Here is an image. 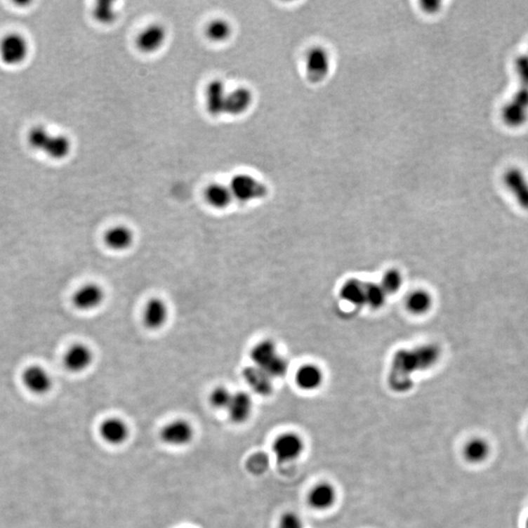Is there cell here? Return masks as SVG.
Returning <instances> with one entry per match:
<instances>
[{"label": "cell", "instance_id": "6da1fadb", "mask_svg": "<svg viewBox=\"0 0 528 528\" xmlns=\"http://www.w3.org/2000/svg\"><path fill=\"white\" fill-rule=\"evenodd\" d=\"M437 350L433 346H425L420 350L400 351L397 353L393 364V378L390 381L392 388L396 390H406L410 388L411 381L408 372L416 370L427 369L428 366H432L437 359Z\"/></svg>", "mask_w": 528, "mask_h": 528}, {"label": "cell", "instance_id": "7a4b0ae2", "mask_svg": "<svg viewBox=\"0 0 528 528\" xmlns=\"http://www.w3.org/2000/svg\"><path fill=\"white\" fill-rule=\"evenodd\" d=\"M229 188L233 198L237 199L242 203L260 200L268 195V187L250 174H237L234 176L231 179Z\"/></svg>", "mask_w": 528, "mask_h": 528}, {"label": "cell", "instance_id": "3957f363", "mask_svg": "<svg viewBox=\"0 0 528 528\" xmlns=\"http://www.w3.org/2000/svg\"><path fill=\"white\" fill-rule=\"evenodd\" d=\"M29 52V42L22 34H7L0 42V58L9 66L24 63Z\"/></svg>", "mask_w": 528, "mask_h": 528}, {"label": "cell", "instance_id": "277c9868", "mask_svg": "<svg viewBox=\"0 0 528 528\" xmlns=\"http://www.w3.org/2000/svg\"><path fill=\"white\" fill-rule=\"evenodd\" d=\"M306 77L311 81H320L328 76L332 66V59L327 49L323 46H313L306 52L305 58Z\"/></svg>", "mask_w": 528, "mask_h": 528}, {"label": "cell", "instance_id": "5b68a950", "mask_svg": "<svg viewBox=\"0 0 528 528\" xmlns=\"http://www.w3.org/2000/svg\"><path fill=\"white\" fill-rule=\"evenodd\" d=\"M303 449L305 443L300 435L295 433H283L273 443V452L280 464L298 459Z\"/></svg>", "mask_w": 528, "mask_h": 528}, {"label": "cell", "instance_id": "8992f818", "mask_svg": "<svg viewBox=\"0 0 528 528\" xmlns=\"http://www.w3.org/2000/svg\"><path fill=\"white\" fill-rule=\"evenodd\" d=\"M503 183L517 205L528 211V178L522 169L513 166L503 174Z\"/></svg>", "mask_w": 528, "mask_h": 528}, {"label": "cell", "instance_id": "52a82bcc", "mask_svg": "<svg viewBox=\"0 0 528 528\" xmlns=\"http://www.w3.org/2000/svg\"><path fill=\"white\" fill-rule=\"evenodd\" d=\"M194 428L185 420H174L161 430V440L171 447H184L192 442Z\"/></svg>", "mask_w": 528, "mask_h": 528}, {"label": "cell", "instance_id": "ba28073f", "mask_svg": "<svg viewBox=\"0 0 528 528\" xmlns=\"http://www.w3.org/2000/svg\"><path fill=\"white\" fill-rule=\"evenodd\" d=\"M166 27L161 24H152L142 29L136 39L137 47L144 53L158 51L166 41Z\"/></svg>", "mask_w": 528, "mask_h": 528}, {"label": "cell", "instance_id": "9c48e42d", "mask_svg": "<svg viewBox=\"0 0 528 528\" xmlns=\"http://www.w3.org/2000/svg\"><path fill=\"white\" fill-rule=\"evenodd\" d=\"M22 378L25 387L34 395H46L51 390L52 378L41 366H29L25 369Z\"/></svg>", "mask_w": 528, "mask_h": 528}, {"label": "cell", "instance_id": "30bf717a", "mask_svg": "<svg viewBox=\"0 0 528 528\" xmlns=\"http://www.w3.org/2000/svg\"><path fill=\"white\" fill-rule=\"evenodd\" d=\"M206 108L213 117H220L225 114L227 89L221 79H213L206 86L205 92Z\"/></svg>", "mask_w": 528, "mask_h": 528}, {"label": "cell", "instance_id": "8fae6325", "mask_svg": "<svg viewBox=\"0 0 528 528\" xmlns=\"http://www.w3.org/2000/svg\"><path fill=\"white\" fill-rule=\"evenodd\" d=\"M105 293L98 284H86L74 293L73 303L79 310H92L98 308L103 303Z\"/></svg>", "mask_w": 528, "mask_h": 528}, {"label": "cell", "instance_id": "7c38bea8", "mask_svg": "<svg viewBox=\"0 0 528 528\" xmlns=\"http://www.w3.org/2000/svg\"><path fill=\"white\" fill-rule=\"evenodd\" d=\"M93 361V353L88 346L84 343H76L67 350L64 356V364L67 369L74 373L82 372L88 369Z\"/></svg>", "mask_w": 528, "mask_h": 528}, {"label": "cell", "instance_id": "4fadbf2b", "mask_svg": "<svg viewBox=\"0 0 528 528\" xmlns=\"http://www.w3.org/2000/svg\"><path fill=\"white\" fill-rule=\"evenodd\" d=\"M253 92L248 87H237L228 91L226 97L225 114L229 116H241L245 114L253 104Z\"/></svg>", "mask_w": 528, "mask_h": 528}, {"label": "cell", "instance_id": "5bb4252c", "mask_svg": "<svg viewBox=\"0 0 528 528\" xmlns=\"http://www.w3.org/2000/svg\"><path fill=\"white\" fill-rule=\"evenodd\" d=\"M337 493L331 483L321 482L311 488L308 504L315 510H328L336 502Z\"/></svg>", "mask_w": 528, "mask_h": 528}, {"label": "cell", "instance_id": "9a60e30c", "mask_svg": "<svg viewBox=\"0 0 528 528\" xmlns=\"http://www.w3.org/2000/svg\"><path fill=\"white\" fill-rule=\"evenodd\" d=\"M128 425L119 418H109L101 423L100 435L110 444H121L128 440Z\"/></svg>", "mask_w": 528, "mask_h": 528}, {"label": "cell", "instance_id": "2e32d148", "mask_svg": "<svg viewBox=\"0 0 528 528\" xmlns=\"http://www.w3.org/2000/svg\"><path fill=\"white\" fill-rule=\"evenodd\" d=\"M253 409V401L246 392L233 393L227 410L231 421L236 423L246 422L250 418Z\"/></svg>", "mask_w": 528, "mask_h": 528}, {"label": "cell", "instance_id": "e0dca14e", "mask_svg": "<svg viewBox=\"0 0 528 528\" xmlns=\"http://www.w3.org/2000/svg\"><path fill=\"white\" fill-rule=\"evenodd\" d=\"M169 308L166 303L161 298H152L147 303L144 308V323L147 327L153 329L161 328L168 320Z\"/></svg>", "mask_w": 528, "mask_h": 528}, {"label": "cell", "instance_id": "ac0fdd59", "mask_svg": "<svg viewBox=\"0 0 528 528\" xmlns=\"http://www.w3.org/2000/svg\"><path fill=\"white\" fill-rule=\"evenodd\" d=\"M279 357L275 343L268 340L258 343L251 352L255 366L263 371L268 370Z\"/></svg>", "mask_w": 528, "mask_h": 528}, {"label": "cell", "instance_id": "d6986e66", "mask_svg": "<svg viewBox=\"0 0 528 528\" xmlns=\"http://www.w3.org/2000/svg\"><path fill=\"white\" fill-rule=\"evenodd\" d=\"M243 375L253 392L260 395H268L272 392V378L256 366L246 367Z\"/></svg>", "mask_w": 528, "mask_h": 528}, {"label": "cell", "instance_id": "ffe728a7", "mask_svg": "<svg viewBox=\"0 0 528 528\" xmlns=\"http://www.w3.org/2000/svg\"><path fill=\"white\" fill-rule=\"evenodd\" d=\"M501 118L506 126L509 128H522L528 121V108L510 99L503 106Z\"/></svg>", "mask_w": 528, "mask_h": 528}, {"label": "cell", "instance_id": "44dd1931", "mask_svg": "<svg viewBox=\"0 0 528 528\" xmlns=\"http://www.w3.org/2000/svg\"><path fill=\"white\" fill-rule=\"evenodd\" d=\"M491 452L489 442L482 437H474L466 443L463 454L470 464H482L489 457Z\"/></svg>", "mask_w": 528, "mask_h": 528}, {"label": "cell", "instance_id": "7402d4cb", "mask_svg": "<svg viewBox=\"0 0 528 528\" xmlns=\"http://www.w3.org/2000/svg\"><path fill=\"white\" fill-rule=\"evenodd\" d=\"M323 375L321 370L315 365H303L296 374V383L305 390H313L320 387Z\"/></svg>", "mask_w": 528, "mask_h": 528}, {"label": "cell", "instance_id": "603a6c76", "mask_svg": "<svg viewBox=\"0 0 528 528\" xmlns=\"http://www.w3.org/2000/svg\"><path fill=\"white\" fill-rule=\"evenodd\" d=\"M133 242V234L126 226H114L105 234V243L114 251H124L129 248Z\"/></svg>", "mask_w": 528, "mask_h": 528}, {"label": "cell", "instance_id": "cb8c5ba5", "mask_svg": "<svg viewBox=\"0 0 528 528\" xmlns=\"http://www.w3.org/2000/svg\"><path fill=\"white\" fill-rule=\"evenodd\" d=\"M71 151L72 142L68 137L63 134H56V136L51 134L42 153L46 154L51 159L59 161V159L67 158Z\"/></svg>", "mask_w": 528, "mask_h": 528}, {"label": "cell", "instance_id": "d4e9b609", "mask_svg": "<svg viewBox=\"0 0 528 528\" xmlns=\"http://www.w3.org/2000/svg\"><path fill=\"white\" fill-rule=\"evenodd\" d=\"M205 198L213 208L224 209L230 205L233 195L229 186L221 183H213L206 189Z\"/></svg>", "mask_w": 528, "mask_h": 528}, {"label": "cell", "instance_id": "484cf974", "mask_svg": "<svg viewBox=\"0 0 528 528\" xmlns=\"http://www.w3.org/2000/svg\"><path fill=\"white\" fill-rule=\"evenodd\" d=\"M206 34L211 41H226L232 34V27L226 20H213L206 27Z\"/></svg>", "mask_w": 528, "mask_h": 528}, {"label": "cell", "instance_id": "4316f807", "mask_svg": "<svg viewBox=\"0 0 528 528\" xmlns=\"http://www.w3.org/2000/svg\"><path fill=\"white\" fill-rule=\"evenodd\" d=\"M406 306L414 315H423L432 306V298L425 291H413L406 301Z\"/></svg>", "mask_w": 528, "mask_h": 528}, {"label": "cell", "instance_id": "83f0119b", "mask_svg": "<svg viewBox=\"0 0 528 528\" xmlns=\"http://www.w3.org/2000/svg\"><path fill=\"white\" fill-rule=\"evenodd\" d=\"M342 296L352 305L365 303V285L357 280L348 281L342 289Z\"/></svg>", "mask_w": 528, "mask_h": 528}, {"label": "cell", "instance_id": "f1b7e54d", "mask_svg": "<svg viewBox=\"0 0 528 528\" xmlns=\"http://www.w3.org/2000/svg\"><path fill=\"white\" fill-rule=\"evenodd\" d=\"M93 16L99 23L104 25L114 23L118 17L114 2L107 1V0L97 2L93 9Z\"/></svg>", "mask_w": 528, "mask_h": 528}, {"label": "cell", "instance_id": "f546056e", "mask_svg": "<svg viewBox=\"0 0 528 528\" xmlns=\"http://www.w3.org/2000/svg\"><path fill=\"white\" fill-rule=\"evenodd\" d=\"M51 136V132L44 126H34L27 134V143L34 150L44 152Z\"/></svg>", "mask_w": 528, "mask_h": 528}, {"label": "cell", "instance_id": "4dcf8cb0", "mask_svg": "<svg viewBox=\"0 0 528 528\" xmlns=\"http://www.w3.org/2000/svg\"><path fill=\"white\" fill-rule=\"evenodd\" d=\"M385 291H383L382 286L375 285V284H367L365 285V303L371 308H378L385 303Z\"/></svg>", "mask_w": 528, "mask_h": 528}, {"label": "cell", "instance_id": "1f68e13d", "mask_svg": "<svg viewBox=\"0 0 528 528\" xmlns=\"http://www.w3.org/2000/svg\"><path fill=\"white\" fill-rule=\"evenodd\" d=\"M233 393L229 392L227 388L223 387L216 388L211 393V404L218 409H227Z\"/></svg>", "mask_w": 528, "mask_h": 528}, {"label": "cell", "instance_id": "d6a6232c", "mask_svg": "<svg viewBox=\"0 0 528 528\" xmlns=\"http://www.w3.org/2000/svg\"><path fill=\"white\" fill-rule=\"evenodd\" d=\"M514 69L520 86L528 88V54L519 55L515 58Z\"/></svg>", "mask_w": 528, "mask_h": 528}, {"label": "cell", "instance_id": "836d02e7", "mask_svg": "<svg viewBox=\"0 0 528 528\" xmlns=\"http://www.w3.org/2000/svg\"><path fill=\"white\" fill-rule=\"evenodd\" d=\"M402 284L400 273L396 270H390L383 274L382 288L385 293H395L400 290Z\"/></svg>", "mask_w": 528, "mask_h": 528}, {"label": "cell", "instance_id": "e575fe53", "mask_svg": "<svg viewBox=\"0 0 528 528\" xmlns=\"http://www.w3.org/2000/svg\"><path fill=\"white\" fill-rule=\"evenodd\" d=\"M279 528H303V520L295 513H286L279 520Z\"/></svg>", "mask_w": 528, "mask_h": 528}, {"label": "cell", "instance_id": "d590c367", "mask_svg": "<svg viewBox=\"0 0 528 528\" xmlns=\"http://www.w3.org/2000/svg\"><path fill=\"white\" fill-rule=\"evenodd\" d=\"M525 528H528V515L527 517V520H525Z\"/></svg>", "mask_w": 528, "mask_h": 528}, {"label": "cell", "instance_id": "8d00e7d4", "mask_svg": "<svg viewBox=\"0 0 528 528\" xmlns=\"http://www.w3.org/2000/svg\"><path fill=\"white\" fill-rule=\"evenodd\" d=\"M528 54V53H527Z\"/></svg>", "mask_w": 528, "mask_h": 528}]
</instances>
